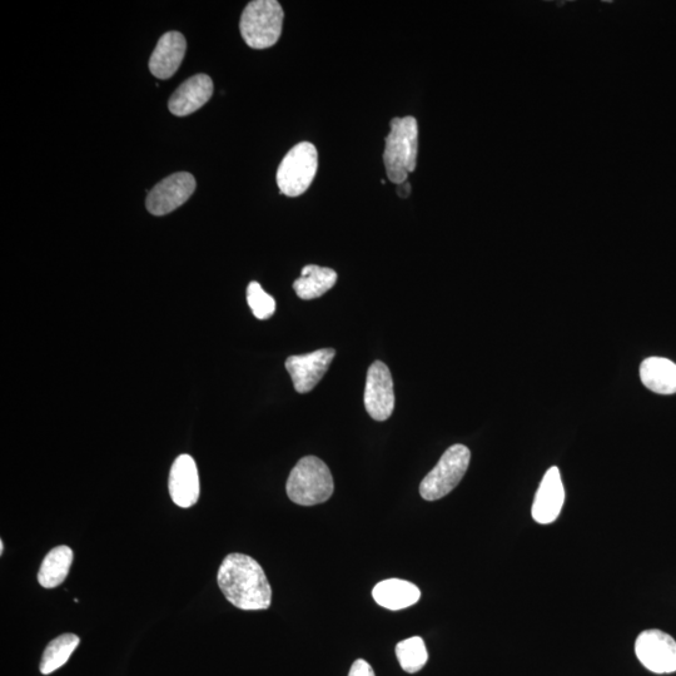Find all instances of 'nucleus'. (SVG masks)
<instances>
[{"label": "nucleus", "mask_w": 676, "mask_h": 676, "mask_svg": "<svg viewBox=\"0 0 676 676\" xmlns=\"http://www.w3.org/2000/svg\"><path fill=\"white\" fill-rule=\"evenodd\" d=\"M365 407L372 419L386 421L395 410L394 381L389 367L376 361L367 372Z\"/></svg>", "instance_id": "nucleus-9"}, {"label": "nucleus", "mask_w": 676, "mask_h": 676, "mask_svg": "<svg viewBox=\"0 0 676 676\" xmlns=\"http://www.w3.org/2000/svg\"><path fill=\"white\" fill-rule=\"evenodd\" d=\"M286 490L288 497L295 504L313 506L330 499L335 484L325 462L316 456H306L293 467Z\"/></svg>", "instance_id": "nucleus-3"}, {"label": "nucleus", "mask_w": 676, "mask_h": 676, "mask_svg": "<svg viewBox=\"0 0 676 676\" xmlns=\"http://www.w3.org/2000/svg\"><path fill=\"white\" fill-rule=\"evenodd\" d=\"M195 191L196 180L191 173H175L164 178L149 191L147 210L154 216H166L190 200Z\"/></svg>", "instance_id": "nucleus-8"}, {"label": "nucleus", "mask_w": 676, "mask_h": 676, "mask_svg": "<svg viewBox=\"0 0 676 676\" xmlns=\"http://www.w3.org/2000/svg\"><path fill=\"white\" fill-rule=\"evenodd\" d=\"M79 645V638L74 634H63L49 643L44 650L41 661V673L52 674L67 663Z\"/></svg>", "instance_id": "nucleus-19"}, {"label": "nucleus", "mask_w": 676, "mask_h": 676, "mask_svg": "<svg viewBox=\"0 0 676 676\" xmlns=\"http://www.w3.org/2000/svg\"><path fill=\"white\" fill-rule=\"evenodd\" d=\"M212 94V79L207 74H197L172 94L168 102L169 111L178 117L190 116L191 113L205 106Z\"/></svg>", "instance_id": "nucleus-14"}, {"label": "nucleus", "mask_w": 676, "mask_h": 676, "mask_svg": "<svg viewBox=\"0 0 676 676\" xmlns=\"http://www.w3.org/2000/svg\"><path fill=\"white\" fill-rule=\"evenodd\" d=\"M318 169V153L312 143L296 144L283 158L277 171V185L282 195L298 197L310 188Z\"/></svg>", "instance_id": "nucleus-6"}, {"label": "nucleus", "mask_w": 676, "mask_h": 676, "mask_svg": "<svg viewBox=\"0 0 676 676\" xmlns=\"http://www.w3.org/2000/svg\"><path fill=\"white\" fill-rule=\"evenodd\" d=\"M419 153V126L414 117L394 118L386 137L384 162L387 177L399 186L414 172Z\"/></svg>", "instance_id": "nucleus-2"}, {"label": "nucleus", "mask_w": 676, "mask_h": 676, "mask_svg": "<svg viewBox=\"0 0 676 676\" xmlns=\"http://www.w3.org/2000/svg\"><path fill=\"white\" fill-rule=\"evenodd\" d=\"M335 356V350L322 349L311 354L288 357L286 369L298 394H307L315 389L326 375Z\"/></svg>", "instance_id": "nucleus-10"}, {"label": "nucleus", "mask_w": 676, "mask_h": 676, "mask_svg": "<svg viewBox=\"0 0 676 676\" xmlns=\"http://www.w3.org/2000/svg\"><path fill=\"white\" fill-rule=\"evenodd\" d=\"M247 302L251 311L258 320H268L276 311V301L268 295L260 283L251 282L247 287Z\"/></svg>", "instance_id": "nucleus-21"}, {"label": "nucleus", "mask_w": 676, "mask_h": 676, "mask_svg": "<svg viewBox=\"0 0 676 676\" xmlns=\"http://www.w3.org/2000/svg\"><path fill=\"white\" fill-rule=\"evenodd\" d=\"M186 51L187 42L183 34L180 32L163 34L149 59V69L153 76L159 79L171 78L180 68Z\"/></svg>", "instance_id": "nucleus-13"}, {"label": "nucleus", "mask_w": 676, "mask_h": 676, "mask_svg": "<svg viewBox=\"0 0 676 676\" xmlns=\"http://www.w3.org/2000/svg\"><path fill=\"white\" fill-rule=\"evenodd\" d=\"M336 282V271L327 267L308 265L302 268L301 277L293 283V288L301 300L308 301L325 295Z\"/></svg>", "instance_id": "nucleus-17"}, {"label": "nucleus", "mask_w": 676, "mask_h": 676, "mask_svg": "<svg viewBox=\"0 0 676 676\" xmlns=\"http://www.w3.org/2000/svg\"><path fill=\"white\" fill-rule=\"evenodd\" d=\"M471 452L464 445H454L445 451L437 465L420 485L422 499L436 501L449 495L469 469Z\"/></svg>", "instance_id": "nucleus-5"}, {"label": "nucleus", "mask_w": 676, "mask_h": 676, "mask_svg": "<svg viewBox=\"0 0 676 676\" xmlns=\"http://www.w3.org/2000/svg\"><path fill=\"white\" fill-rule=\"evenodd\" d=\"M635 655L654 674L676 673V640L659 629H648L635 640Z\"/></svg>", "instance_id": "nucleus-7"}, {"label": "nucleus", "mask_w": 676, "mask_h": 676, "mask_svg": "<svg viewBox=\"0 0 676 676\" xmlns=\"http://www.w3.org/2000/svg\"><path fill=\"white\" fill-rule=\"evenodd\" d=\"M349 676H376L372 666L366 660H356L351 666Z\"/></svg>", "instance_id": "nucleus-22"}, {"label": "nucleus", "mask_w": 676, "mask_h": 676, "mask_svg": "<svg viewBox=\"0 0 676 676\" xmlns=\"http://www.w3.org/2000/svg\"><path fill=\"white\" fill-rule=\"evenodd\" d=\"M3 553H4V543H3V540H2V541H0V554L3 555Z\"/></svg>", "instance_id": "nucleus-24"}, {"label": "nucleus", "mask_w": 676, "mask_h": 676, "mask_svg": "<svg viewBox=\"0 0 676 676\" xmlns=\"http://www.w3.org/2000/svg\"><path fill=\"white\" fill-rule=\"evenodd\" d=\"M411 192V186L409 182L402 183V185H399L397 187V193H399V196L402 198L409 197Z\"/></svg>", "instance_id": "nucleus-23"}, {"label": "nucleus", "mask_w": 676, "mask_h": 676, "mask_svg": "<svg viewBox=\"0 0 676 676\" xmlns=\"http://www.w3.org/2000/svg\"><path fill=\"white\" fill-rule=\"evenodd\" d=\"M73 551L68 546H57L44 558L38 573L39 584L54 589L66 580L73 563Z\"/></svg>", "instance_id": "nucleus-18"}, {"label": "nucleus", "mask_w": 676, "mask_h": 676, "mask_svg": "<svg viewBox=\"0 0 676 676\" xmlns=\"http://www.w3.org/2000/svg\"><path fill=\"white\" fill-rule=\"evenodd\" d=\"M565 489L558 467H550L536 491L531 515L535 523L549 525L555 523L563 510Z\"/></svg>", "instance_id": "nucleus-11"}, {"label": "nucleus", "mask_w": 676, "mask_h": 676, "mask_svg": "<svg viewBox=\"0 0 676 676\" xmlns=\"http://www.w3.org/2000/svg\"><path fill=\"white\" fill-rule=\"evenodd\" d=\"M168 487L173 502L182 509L197 504L200 497V477L192 456L181 455L173 462Z\"/></svg>", "instance_id": "nucleus-12"}, {"label": "nucleus", "mask_w": 676, "mask_h": 676, "mask_svg": "<svg viewBox=\"0 0 676 676\" xmlns=\"http://www.w3.org/2000/svg\"><path fill=\"white\" fill-rule=\"evenodd\" d=\"M646 389L660 395L676 394V365L663 357H649L640 366Z\"/></svg>", "instance_id": "nucleus-16"}, {"label": "nucleus", "mask_w": 676, "mask_h": 676, "mask_svg": "<svg viewBox=\"0 0 676 676\" xmlns=\"http://www.w3.org/2000/svg\"><path fill=\"white\" fill-rule=\"evenodd\" d=\"M218 586L232 605L241 610L270 608L272 589L265 571L251 556L230 554L217 575Z\"/></svg>", "instance_id": "nucleus-1"}, {"label": "nucleus", "mask_w": 676, "mask_h": 676, "mask_svg": "<svg viewBox=\"0 0 676 676\" xmlns=\"http://www.w3.org/2000/svg\"><path fill=\"white\" fill-rule=\"evenodd\" d=\"M283 9L276 0H255L242 13L243 41L253 49H266L278 42L283 26Z\"/></svg>", "instance_id": "nucleus-4"}, {"label": "nucleus", "mask_w": 676, "mask_h": 676, "mask_svg": "<svg viewBox=\"0 0 676 676\" xmlns=\"http://www.w3.org/2000/svg\"><path fill=\"white\" fill-rule=\"evenodd\" d=\"M372 596L382 608L397 611L419 603L421 591L410 581L389 579L377 584Z\"/></svg>", "instance_id": "nucleus-15"}, {"label": "nucleus", "mask_w": 676, "mask_h": 676, "mask_svg": "<svg viewBox=\"0 0 676 676\" xmlns=\"http://www.w3.org/2000/svg\"><path fill=\"white\" fill-rule=\"evenodd\" d=\"M396 656L400 661L401 668L410 674L420 671L429 660V653H427L424 640L420 636L402 640L401 643L397 644Z\"/></svg>", "instance_id": "nucleus-20"}]
</instances>
